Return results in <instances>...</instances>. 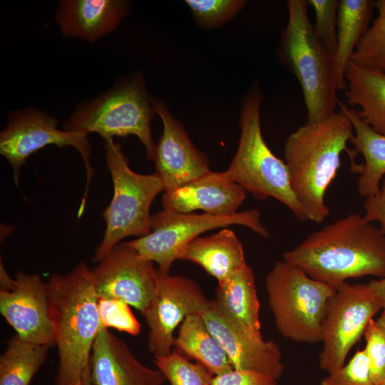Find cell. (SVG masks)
<instances>
[{
  "label": "cell",
  "mask_w": 385,
  "mask_h": 385,
  "mask_svg": "<svg viewBox=\"0 0 385 385\" xmlns=\"http://www.w3.org/2000/svg\"><path fill=\"white\" fill-rule=\"evenodd\" d=\"M150 101L163 125L153 161L164 192H170L210 172V162L207 156L193 145L167 105L158 98H150Z\"/></svg>",
  "instance_id": "16"
},
{
  "label": "cell",
  "mask_w": 385,
  "mask_h": 385,
  "mask_svg": "<svg viewBox=\"0 0 385 385\" xmlns=\"http://www.w3.org/2000/svg\"><path fill=\"white\" fill-rule=\"evenodd\" d=\"M375 7L372 0H339L337 11V45L334 56L337 90H346L345 71L361 38L369 27Z\"/></svg>",
  "instance_id": "24"
},
{
  "label": "cell",
  "mask_w": 385,
  "mask_h": 385,
  "mask_svg": "<svg viewBox=\"0 0 385 385\" xmlns=\"http://www.w3.org/2000/svg\"><path fill=\"white\" fill-rule=\"evenodd\" d=\"M215 339L227 354L233 369L270 375L277 380L284 371L279 346L247 332L215 300L201 314Z\"/></svg>",
  "instance_id": "15"
},
{
  "label": "cell",
  "mask_w": 385,
  "mask_h": 385,
  "mask_svg": "<svg viewBox=\"0 0 385 385\" xmlns=\"http://www.w3.org/2000/svg\"><path fill=\"white\" fill-rule=\"evenodd\" d=\"M364 336L371 378L375 385H379L385 377V329L372 319L367 324Z\"/></svg>",
  "instance_id": "33"
},
{
  "label": "cell",
  "mask_w": 385,
  "mask_h": 385,
  "mask_svg": "<svg viewBox=\"0 0 385 385\" xmlns=\"http://www.w3.org/2000/svg\"><path fill=\"white\" fill-rule=\"evenodd\" d=\"M57 124L55 117L35 108L11 111L7 126L0 133V153L11 165L14 182L17 186L21 166L31 154L48 145L75 148L83 158L87 174L86 188L80 207L83 211L94 173L90 162L91 146L86 133L59 130Z\"/></svg>",
  "instance_id": "11"
},
{
  "label": "cell",
  "mask_w": 385,
  "mask_h": 385,
  "mask_svg": "<svg viewBox=\"0 0 385 385\" xmlns=\"http://www.w3.org/2000/svg\"><path fill=\"white\" fill-rule=\"evenodd\" d=\"M320 385H375L364 348L357 349L346 364L329 373L320 381Z\"/></svg>",
  "instance_id": "31"
},
{
  "label": "cell",
  "mask_w": 385,
  "mask_h": 385,
  "mask_svg": "<svg viewBox=\"0 0 385 385\" xmlns=\"http://www.w3.org/2000/svg\"><path fill=\"white\" fill-rule=\"evenodd\" d=\"M381 309V299L368 284L346 282L338 287L329 300L322 324L319 368L329 374L342 366L352 346Z\"/></svg>",
  "instance_id": "10"
},
{
  "label": "cell",
  "mask_w": 385,
  "mask_h": 385,
  "mask_svg": "<svg viewBox=\"0 0 385 385\" xmlns=\"http://www.w3.org/2000/svg\"><path fill=\"white\" fill-rule=\"evenodd\" d=\"M49 348L13 337L0 356V385H30Z\"/></svg>",
  "instance_id": "26"
},
{
  "label": "cell",
  "mask_w": 385,
  "mask_h": 385,
  "mask_svg": "<svg viewBox=\"0 0 385 385\" xmlns=\"http://www.w3.org/2000/svg\"><path fill=\"white\" fill-rule=\"evenodd\" d=\"M92 385H163L162 372L140 362L126 344L101 327L89 363Z\"/></svg>",
  "instance_id": "17"
},
{
  "label": "cell",
  "mask_w": 385,
  "mask_h": 385,
  "mask_svg": "<svg viewBox=\"0 0 385 385\" xmlns=\"http://www.w3.org/2000/svg\"><path fill=\"white\" fill-rule=\"evenodd\" d=\"M232 225L245 226L264 237H269V232L261 221V213L257 209L222 216L183 213L163 208L152 215L148 234L125 244L143 258L157 263L159 271L169 273L173 263L179 260L192 240L207 230Z\"/></svg>",
  "instance_id": "9"
},
{
  "label": "cell",
  "mask_w": 385,
  "mask_h": 385,
  "mask_svg": "<svg viewBox=\"0 0 385 385\" xmlns=\"http://www.w3.org/2000/svg\"><path fill=\"white\" fill-rule=\"evenodd\" d=\"M376 321L385 329V312H382L381 316ZM379 385H385V377Z\"/></svg>",
  "instance_id": "38"
},
{
  "label": "cell",
  "mask_w": 385,
  "mask_h": 385,
  "mask_svg": "<svg viewBox=\"0 0 385 385\" xmlns=\"http://www.w3.org/2000/svg\"><path fill=\"white\" fill-rule=\"evenodd\" d=\"M177 351L204 366L213 376L233 369L220 344L207 329L200 314L187 316L175 337Z\"/></svg>",
  "instance_id": "25"
},
{
  "label": "cell",
  "mask_w": 385,
  "mask_h": 385,
  "mask_svg": "<svg viewBox=\"0 0 385 385\" xmlns=\"http://www.w3.org/2000/svg\"><path fill=\"white\" fill-rule=\"evenodd\" d=\"M129 9L122 0H62L55 19L65 37L92 43L113 31Z\"/></svg>",
  "instance_id": "19"
},
{
  "label": "cell",
  "mask_w": 385,
  "mask_h": 385,
  "mask_svg": "<svg viewBox=\"0 0 385 385\" xmlns=\"http://www.w3.org/2000/svg\"><path fill=\"white\" fill-rule=\"evenodd\" d=\"M364 207L365 219L371 222H379V229L385 236V176L378 191L365 198Z\"/></svg>",
  "instance_id": "35"
},
{
  "label": "cell",
  "mask_w": 385,
  "mask_h": 385,
  "mask_svg": "<svg viewBox=\"0 0 385 385\" xmlns=\"http://www.w3.org/2000/svg\"><path fill=\"white\" fill-rule=\"evenodd\" d=\"M198 26L217 28L232 19L245 7L244 0H186Z\"/></svg>",
  "instance_id": "29"
},
{
  "label": "cell",
  "mask_w": 385,
  "mask_h": 385,
  "mask_svg": "<svg viewBox=\"0 0 385 385\" xmlns=\"http://www.w3.org/2000/svg\"><path fill=\"white\" fill-rule=\"evenodd\" d=\"M209 302L192 279L158 270L156 293L143 315L149 327L148 346L150 352L154 356L169 355L173 350L176 328L187 316L201 314Z\"/></svg>",
  "instance_id": "13"
},
{
  "label": "cell",
  "mask_w": 385,
  "mask_h": 385,
  "mask_svg": "<svg viewBox=\"0 0 385 385\" xmlns=\"http://www.w3.org/2000/svg\"><path fill=\"white\" fill-rule=\"evenodd\" d=\"M91 274L98 298L123 299L143 316L156 293L158 270L153 262L125 242L117 245L91 269Z\"/></svg>",
  "instance_id": "14"
},
{
  "label": "cell",
  "mask_w": 385,
  "mask_h": 385,
  "mask_svg": "<svg viewBox=\"0 0 385 385\" xmlns=\"http://www.w3.org/2000/svg\"><path fill=\"white\" fill-rule=\"evenodd\" d=\"M212 385H278L274 377L256 371L232 369L214 376Z\"/></svg>",
  "instance_id": "34"
},
{
  "label": "cell",
  "mask_w": 385,
  "mask_h": 385,
  "mask_svg": "<svg viewBox=\"0 0 385 385\" xmlns=\"http://www.w3.org/2000/svg\"><path fill=\"white\" fill-rule=\"evenodd\" d=\"M378 14L358 42L351 62L385 75V0L375 1Z\"/></svg>",
  "instance_id": "27"
},
{
  "label": "cell",
  "mask_w": 385,
  "mask_h": 385,
  "mask_svg": "<svg viewBox=\"0 0 385 385\" xmlns=\"http://www.w3.org/2000/svg\"><path fill=\"white\" fill-rule=\"evenodd\" d=\"M154 363L170 385H212L213 376L204 366L190 361L177 351L154 356Z\"/></svg>",
  "instance_id": "28"
},
{
  "label": "cell",
  "mask_w": 385,
  "mask_h": 385,
  "mask_svg": "<svg viewBox=\"0 0 385 385\" xmlns=\"http://www.w3.org/2000/svg\"><path fill=\"white\" fill-rule=\"evenodd\" d=\"M340 111L350 120L354 134L350 142L354 146L355 154L360 153L364 158L361 165L358 179V193L366 198L378 191L385 176V134L371 128L357 114L354 108L339 101Z\"/></svg>",
  "instance_id": "22"
},
{
  "label": "cell",
  "mask_w": 385,
  "mask_h": 385,
  "mask_svg": "<svg viewBox=\"0 0 385 385\" xmlns=\"http://www.w3.org/2000/svg\"><path fill=\"white\" fill-rule=\"evenodd\" d=\"M82 385H92L89 376V366L86 368L83 374Z\"/></svg>",
  "instance_id": "37"
},
{
  "label": "cell",
  "mask_w": 385,
  "mask_h": 385,
  "mask_svg": "<svg viewBox=\"0 0 385 385\" xmlns=\"http://www.w3.org/2000/svg\"><path fill=\"white\" fill-rule=\"evenodd\" d=\"M354 135L352 124L342 112L314 123H304L287 138L285 164L291 188L309 221L322 222L329 213L324 197L341 164V155Z\"/></svg>",
  "instance_id": "2"
},
{
  "label": "cell",
  "mask_w": 385,
  "mask_h": 385,
  "mask_svg": "<svg viewBox=\"0 0 385 385\" xmlns=\"http://www.w3.org/2000/svg\"><path fill=\"white\" fill-rule=\"evenodd\" d=\"M0 311L21 339L55 346L47 283L39 275L19 272L12 279L1 263Z\"/></svg>",
  "instance_id": "12"
},
{
  "label": "cell",
  "mask_w": 385,
  "mask_h": 385,
  "mask_svg": "<svg viewBox=\"0 0 385 385\" xmlns=\"http://www.w3.org/2000/svg\"><path fill=\"white\" fill-rule=\"evenodd\" d=\"M268 303L282 337L296 342H321L322 324L333 287L309 277L285 260L277 261L265 279Z\"/></svg>",
  "instance_id": "6"
},
{
  "label": "cell",
  "mask_w": 385,
  "mask_h": 385,
  "mask_svg": "<svg viewBox=\"0 0 385 385\" xmlns=\"http://www.w3.org/2000/svg\"><path fill=\"white\" fill-rule=\"evenodd\" d=\"M215 300L245 329L257 337H263L255 278L250 266L247 264L219 282Z\"/></svg>",
  "instance_id": "21"
},
{
  "label": "cell",
  "mask_w": 385,
  "mask_h": 385,
  "mask_svg": "<svg viewBox=\"0 0 385 385\" xmlns=\"http://www.w3.org/2000/svg\"><path fill=\"white\" fill-rule=\"evenodd\" d=\"M283 260L337 289L351 278L385 276V236L364 215L351 213L312 232Z\"/></svg>",
  "instance_id": "1"
},
{
  "label": "cell",
  "mask_w": 385,
  "mask_h": 385,
  "mask_svg": "<svg viewBox=\"0 0 385 385\" xmlns=\"http://www.w3.org/2000/svg\"><path fill=\"white\" fill-rule=\"evenodd\" d=\"M106 160L113 184V196L103 217L106 230L93 262H98L127 237H143L150 231V209L155 197L164 192L156 173L133 171L119 143L105 139Z\"/></svg>",
  "instance_id": "8"
},
{
  "label": "cell",
  "mask_w": 385,
  "mask_h": 385,
  "mask_svg": "<svg viewBox=\"0 0 385 385\" xmlns=\"http://www.w3.org/2000/svg\"><path fill=\"white\" fill-rule=\"evenodd\" d=\"M262 101L261 92L256 86L245 96L238 148L222 174L255 198H274L287 206L299 220L309 221L291 188L285 163L274 155L263 138L260 121Z\"/></svg>",
  "instance_id": "5"
},
{
  "label": "cell",
  "mask_w": 385,
  "mask_h": 385,
  "mask_svg": "<svg viewBox=\"0 0 385 385\" xmlns=\"http://www.w3.org/2000/svg\"><path fill=\"white\" fill-rule=\"evenodd\" d=\"M367 284L380 298L382 310L385 312V276L380 279L371 280Z\"/></svg>",
  "instance_id": "36"
},
{
  "label": "cell",
  "mask_w": 385,
  "mask_h": 385,
  "mask_svg": "<svg viewBox=\"0 0 385 385\" xmlns=\"http://www.w3.org/2000/svg\"><path fill=\"white\" fill-rule=\"evenodd\" d=\"M155 113L144 79L140 74L125 78L90 101H82L63 123L68 131L97 133L106 139L133 135L153 160L155 145L150 123Z\"/></svg>",
  "instance_id": "7"
},
{
  "label": "cell",
  "mask_w": 385,
  "mask_h": 385,
  "mask_svg": "<svg viewBox=\"0 0 385 385\" xmlns=\"http://www.w3.org/2000/svg\"><path fill=\"white\" fill-rule=\"evenodd\" d=\"M247 191L226 178L222 172L210 171L202 177L173 190L164 192V209L190 213L203 210L206 214L230 216L236 214Z\"/></svg>",
  "instance_id": "18"
},
{
  "label": "cell",
  "mask_w": 385,
  "mask_h": 385,
  "mask_svg": "<svg viewBox=\"0 0 385 385\" xmlns=\"http://www.w3.org/2000/svg\"><path fill=\"white\" fill-rule=\"evenodd\" d=\"M315 11L314 28L328 51L334 56L337 45L338 0H308Z\"/></svg>",
  "instance_id": "32"
},
{
  "label": "cell",
  "mask_w": 385,
  "mask_h": 385,
  "mask_svg": "<svg viewBox=\"0 0 385 385\" xmlns=\"http://www.w3.org/2000/svg\"><path fill=\"white\" fill-rule=\"evenodd\" d=\"M345 80L347 103L359 106L358 115L375 131L385 134V75L350 62Z\"/></svg>",
  "instance_id": "23"
},
{
  "label": "cell",
  "mask_w": 385,
  "mask_h": 385,
  "mask_svg": "<svg viewBox=\"0 0 385 385\" xmlns=\"http://www.w3.org/2000/svg\"><path fill=\"white\" fill-rule=\"evenodd\" d=\"M179 260L198 265L218 283L247 265L240 240L227 228L195 238L183 250Z\"/></svg>",
  "instance_id": "20"
},
{
  "label": "cell",
  "mask_w": 385,
  "mask_h": 385,
  "mask_svg": "<svg viewBox=\"0 0 385 385\" xmlns=\"http://www.w3.org/2000/svg\"><path fill=\"white\" fill-rule=\"evenodd\" d=\"M306 0L287 1L288 21L278 55L297 78L307 108V123L322 120L338 105L334 58L322 43L308 16Z\"/></svg>",
  "instance_id": "4"
},
{
  "label": "cell",
  "mask_w": 385,
  "mask_h": 385,
  "mask_svg": "<svg viewBox=\"0 0 385 385\" xmlns=\"http://www.w3.org/2000/svg\"><path fill=\"white\" fill-rule=\"evenodd\" d=\"M129 306L120 299L98 298V308L102 327H112L132 336L138 335L141 332V325Z\"/></svg>",
  "instance_id": "30"
},
{
  "label": "cell",
  "mask_w": 385,
  "mask_h": 385,
  "mask_svg": "<svg viewBox=\"0 0 385 385\" xmlns=\"http://www.w3.org/2000/svg\"><path fill=\"white\" fill-rule=\"evenodd\" d=\"M51 319L58 365L55 385H82L92 348L102 327L91 269L79 262L47 282Z\"/></svg>",
  "instance_id": "3"
}]
</instances>
